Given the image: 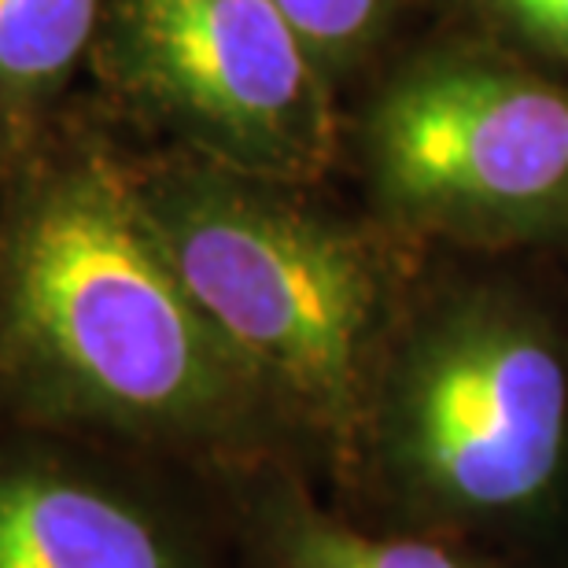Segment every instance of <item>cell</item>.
I'll return each mask as SVG.
<instances>
[{"label": "cell", "instance_id": "6da1fadb", "mask_svg": "<svg viewBox=\"0 0 568 568\" xmlns=\"http://www.w3.org/2000/svg\"><path fill=\"white\" fill-rule=\"evenodd\" d=\"M0 417L82 428L233 476L288 439L152 233L85 163L33 192L0 255Z\"/></svg>", "mask_w": 568, "mask_h": 568}, {"label": "cell", "instance_id": "7a4b0ae2", "mask_svg": "<svg viewBox=\"0 0 568 568\" xmlns=\"http://www.w3.org/2000/svg\"><path fill=\"white\" fill-rule=\"evenodd\" d=\"M344 506L568 568V347L550 317L495 284L403 311Z\"/></svg>", "mask_w": 568, "mask_h": 568}, {"label": "cell", "instance_id": "3957f363", "mask_svg": "<svg viewBox=\"0 0 568 568\" xmlns=\"http://www.w3.org/2000/svg\"><path fill=\"white\" fill-rule=\"evenodd\" d=\"M138 196L295 465L344 503L373 384L403 317L388 258L344 225L241 181L178 174Z\"/></svg>", "mask_w": 568, "mask_h": 568}, {"label": "cell", "instance_id": "277c9868", "mask_svg": "<svg viewBox=\"0 0 568 568\" xmlns=\"http://www.w3.org/2000/svg\"><path fill=\"white\" fill-rule=\"evenodd\" d=\"M392 214L469 244L568 230V93L503 63L447 60L403 78L373 115Z\"/></svg>", "mask_w": 568, "mask_h": 568}, {"label": "cell", "instance_id": "5b68a950", "mask_svg": "<svg viewBox=\"0 0 568 568\" xmlns=\"http://www.w3.org/2000/svg\"><path fill=\"white\" fill-rule=\"evenodd\" d=\"M0 568H247L230 476L0 417Z\"/></svg>", "mask_w": 568, "mask_h": 568}, {"label": "cell", "instance_id": "8992f818", "mask_svg": "<svg viewBox=\"0 0 568 568\" xmlns=\"http://www.w3.org/2000/svg\"><path fill=\"white\" fill-rule=\"evenodd\" d=\"M122 55L230 163L281 178L325 163L333 126L317 60L274 0H130Z\"/></svg>", "mask_w": 568, "mask_h": 568}, {"label": "cell", "instance_id": "52a82bcc", "mask_svg": "<svg viewBox=\"0 0 568 568\" xmlns=\"http://www.w3.org/2000/svg\"><path fill=\"white\" fill-rule=\"evenodd\" d=\"M230 495L247 568H531L469 542L362 517L288 462L233 473Z\"/></svg>", "mask_w": 568, "mask_h": 568}, {"label": "cell", "instance_id": "ba28073f", "mask_svg": "<svg viewBox=\"0 0 568 568\" xmlns=\"http://www.w3.org/2000/svg\"><path fill=\"white\" fill-rule=\"evenodd\" d=\"M100 0H0V104L49 93L89 44Z\"/></svg>", "mask_w": 568, "mask_h": 568}, {"label": "cell", "instance_id": "9c48e42d", "mask_svg": "<svg viewBox=\"0 0 568 568\" xmlns=\"http://www.w3.org/2000/svg\"><path fill=\"white\" fill-rule=\"evenodd\" d=\"M274 4L306 41L314 60H333L369 38L384 0H274Z\"/></svg>", "mask_w": 568, "mask_h": 568}, {"label": "cell", "instance_id": "30bf717a", "mask_svg": "<svg viewBox=\"0 0 568 568\" xmlns=\"http://www.w3.org/2000/svg\"><path fill=\"white\" fill-rule=\"evenodd\" d=\"M498 4L525 33L568 55V0H498Z\"/></svg>", "mask_w": 568, "mask_h": 568}]
</instances>
